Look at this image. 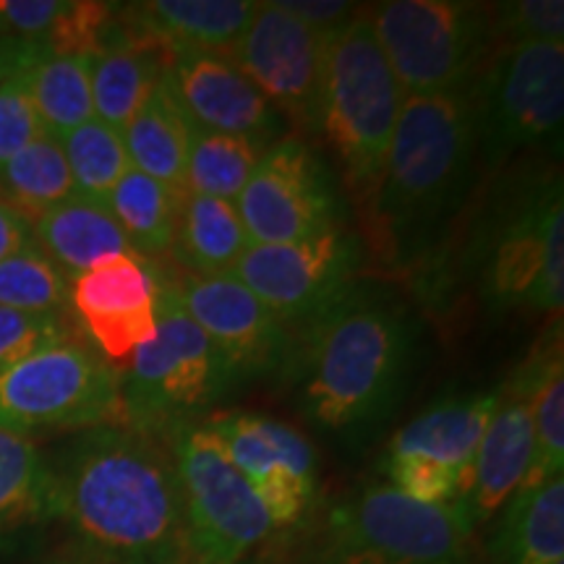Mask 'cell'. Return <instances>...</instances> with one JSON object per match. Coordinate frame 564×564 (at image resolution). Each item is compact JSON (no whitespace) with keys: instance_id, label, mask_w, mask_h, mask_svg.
I'll return each instance as SVG.
<instances>
[{"instance_id":"cell-13","label":"cell","mask_w":564,"mask_h":564,"mask_svg":"<svg viewBox=\"0 0 564 564\" xmlns=\"http://www.w3.org/2000/svg\"><path fill=\"white\" fill-rule=\"evenodd\" d=\"M484 285L497 306H523L533 314L562 312L564 202L560 178L535 188L499 228Z\"/></svg>"},{"instance_id":"cell-17","label":"cell","mask_w":564,"mask_h":564,"mask_svg":"<svg viewBox=\"0 0 564 564\" xmlns=\"http://www.w3.org/2000/svg\"><path fill=\"white\" fill-rule=\"evenodd\" d=\"M181 306L220 350L236 382L282 366L291 350L288 324L280 322L232 272L215 278L186 274L178 285Z\"/></svg>"},{"instance_id":"cell-33","label":"cell","mask_w":564,"mask_h":564,"mask_svg":"<svg viewBox=\"0 0 564 564\" xmlns=\"http://www.w3.org/2000/svg\"><path fill=\"white\" fill-rule=\"evenodd\" d=\"M76 194L105 202L131 167L123 137L97 118L61 139Z\"/></svg>"},{"instance_id":"cell-32","label":"cell","mask_w":564,"mask_h":564,"mask_svg":"<svg viewBox=\"0 0 564 564\" xmlns=\"http://www.w3.org/2000/svg\"><path fill=\"white\" fill-rule=\"evenodd\" d=\"M0 186L11 196V207L30 217L53 209L55 204L66 202L76 194L74 178H70L66 154H63L61 139L42 133L26 144L24 150L0 167Z\"/></svg>"},{"instance_id":"cell-29","label":"cell","mask_w":564,"mask_h":564,"mask_svg":"<svg viewBox=\"0 0 564 564\" xmlns=\"http://www.w3.org/2000/svg\"><path fill=\"white\" fill-rule=\"evenodd\" d=\"M181 202L183 196L137 171V167H129L105 199L116 223L129 238L131 249L141 259L171 253Z\"/></svg>"},{"instance_id":"cell-14","label":"cell","mask_w":564,"mask_h":564,"mask_svg":"<svg viewBox=\"0 0 564 564\" xmlns=\"http://www.w3.org/2000/svg\"><path fill=\"white\" fill-rule=\"evenodd\" d=\"M251 243H295L337 225L327 167L303 139H278L236 199Z\"/></svg>"},{"instance_id":"cell-40","label":"cell","mask_w":564,"mask_h":564,"mask_svg":"<svg viewBox=\"0 0 564 564\" xmlns=\"http://www.w3.org/2000/svg\"><path fill=\"white\" fill-rule=\"evenodd\" d=\"M30 223L9 202H0V262L30 246Z\"/></svg>"},{"instance_id":"cell-1","label":"cell","mask_w":564,"mask_h":564,"mask_svg":"<svg viewBox=\"0 0 564 564\" xmlns=\"http://www.w3.org/2000/svg\"><path fill=\"white\" fill-rule=\"evenodd\" d=\"M55 470L58 518L105 564H192L173 453L158 436L87 429Z\"/></svg>"},{"instance_id":"cell-34","label":"cell","mask_w":564,"mask_h":564,"mask_svg":"<svg viewBox=\"0 0 564 564\" xmlns=\"http://www.w3.org/2000/svg\"><path fill=\"white\" fill-rule=\"evenodd\" d=\"M68 301V285L37 243L0 262V306L21 314H58Z\"/></svg>"},{"instance_id":"cell-22","label":"cell","mask_w":564,"mask_h":564,"mask_svg":"<svg viewBox=\"0 0 564 564\" xmlns=\"http://www.w3.org/2000/svg\"><path fill=\"white\" fill-rule=\"evenodd\" d=\"M34 236L45 257L74 278L105 259L139 257L108 204L82 194L42 212L34 220Z\"/></svg>"},{"instance_id":"cell-20","label":"cell","mask_w":564,"mask_h":564,"mask_svg":"<svg viewBox=\"0 0 564 564\" xmlns=\"http://www.w3.org/2000/svg\"><path fill=\"white\" fill-rule=\"evenodd\" d=\"M167 89L199 129L249 137L267 144L280 129L278 110L230 58L199 51H175L165 63Z\"/></svg>"},{"instance_id":"cell-12","label":"cell","mask_w":564,"mask_h":564,"mask_svg":"<svg viewBox=\"0 0 564 564\" xmlns=\"http://www.w3.org/2000/svg\"><path fill=\"white\" fill-rule=\"evenodd\" d=\"M361 246L340 225L295 243H251L232 274L285 324H308L352 285Z\"/></svg>"},{"instance_id":"cell-8","label":"cell","mask_w":564,"mask_h":564,"mask_svg":"<svg viewBox=\"0 0 564 564\" xmlns=\"http://www.w3.org/2000/svg\"><path fill=\"white\" fill-rule=\"evenodd\" d=\"M468 541L453 507L366 486L329 510L314 564H465Z\"/></svg>"},{"instance_id":"cell-26","label":"cell","mask_w":564,"mask_h":564,"mask_svg":"<svg viewBox=\"0 0 564 564\" xmlns=\"http://www.w3.org/2000/svg\"><path fill=\"white\" fill-rule=\"evenodd\" d=\"M249 246L236 204L199 194L183 196L171 246L175 264L194 278H215L232 272Z\"/></svg>"},{"instance_id":"cell-38","label":"cell","mask_w":564,"mask_h":564,"mask_svg":"<svg viewBox=\"0 0 564 564\" xmlns=\"http://www.w3.org/2000/svg\"><path fill=\"white\" fill-rule=\"evenodd\" d=\"M66 0H6L0 3V32L40 42L53 32L66 11Z\"/></svg>"},{"instance_id":"cell-39","label":"cell","mask_w":564,"mask_h":564,"mask_svg":"<svg viewBox=\"0 0 564 564\" xmlns=\"http://www.w3.org/2000/svg\"><path fill=\"white\" fill-rule=\"evenodd\" d=\"M278 3L319 34L340 30L343 24H348L358 13V6L343 3V0H316V3H312V0H278Z\"/></svg>"},{"instance_id":"cell-24","label":"cell","mask_w":564,"mask_h":564,"mask_svg":"<svg viewBox=\"0 0 564 564\" xmlns=\"http://www.w3.org/2000/svg\"><path fill=\"white\" fill-rule=\"evenodd\" d=\"M58 518L53 465L30 436L0 429V544Z\"/></svg>"},{"instance_id":"cell-42","label":"cell","mask_w":564,"mask_h":564,"mask_svg":"<svg viewBox=\"0 0 564 564\" xmlns=\"http://www.w3.org/2000/svg\"><path fill=\"white\" fill-rule=\"evenodd\" d=\"M554 564H564V560L562 562H554Z\"/></svg>"},{"instance_id":"cell-11","label":"cell","mask_w":564,"mask_h":564,"mask_svg":"<svg viewBox=\"0 0 564 564\" xmlns=\"http://www.w3.org/2000/svg\"><path fill=\"white\" fill-rule=\"evenodd\" d=\"M502 390L444 398L408 421L387 444V486L423 505L453 507L468 486L478 444Z\"/></svg>"},{"instance_id":"cell-41","label":"cell","mask_w":564,"mask_h":564,"mask_svg":"<svg viewBox=\"0 0 564 564\" xmlns=\"http://www.w3.org/2000/svg\"><path fill=\"white\" fill-rule=\"evenodd\" d=\"M47 564H105V562L95 560V556H89V554H84V556H61V560H53Z\"/></svg>"},{"instance_id":"cell-19","label":"cell","mask_w":564,"mask_h":564,"mask_svg":"<svg viewBox=\"0 0 564 564\" xmlns=\"http://www.w3.org/2000/svg\"><path fill=\"white\" fill-rule=\"evenodd\" d=\"M499 390H502V400L478 444L468 486L453 505L455 518L460 520L468 535L481 531L505 510L512 494L523 486L533 463L531 382H528L523 364Z\"/></svg>"},{"instance_id":"cell-10","label":"cell","mask_w":564,"mask_h":564,"mask_svg":"<svg viewBox=\"0 0 564 564\" xmlns=\"http://www.w3.org/2000/svg\"><path fill=\"white\" fill-rule=\"evenodd\" d=\"M121 371L74 340L47 345L0 373V429L37 434L121 421Z\"/></svg>"},{"instance_id":"cell-37","label":"cell","mask_w":564,"mask_h":564,"mask_svg":"<svg viewBox=\"0 0 564 564\" xmlns=\"http://www.w3.org/2000/svg\"><path fill=\"white\" fill-rule=\"evenodd\" d=\"M66 337L58 314H21L0 306V373Z\"/></svg>"},{"instance_id":"cell-9","label":"cell","mask_w":564,"mask_h":564,"mask_svg":"<svg viewBox=\"0 0 564 564\" xmlns=\"http://www.w3.org/2000/svg\"><path fill=\"white\" fill-rule=\"evenodd\" d=\"M366 17L403 95L465 89L491 53L489 6L387 0Z\"/></svg>"},{"instance_id":"cell-35","label":"cell","mask_w":564,"mask_h":564,"mask_svg":"<svg viewBox=\"0 0 564 564\" xmlns=\"http://www.w3.org/2000/svg\"><path fill=\"white\" fill-rule=\"evenodd\" d=\"M491 45H520V42H564L562 0H514L489 9Z\"/></svg>"},{"instance_id":"cell-7","label":"cell","mask_w":564,"mask_h":564,"mask_svg":"<svg viewBox=\"0 0 564 564\" xmlns=\"http://www.w3.org/2000/svg\"><path fill=\"white\" fill-rule=\"evenodd\" d=\"M171 440L188 560L192 564H243L278 533L272 514L207 423L183 426Z\"/></svg>"},{"instance_id":"cell-5","label":"cell","mask_w":564,"mask_h":564,"mask_svg":"<svg viewBox=\"0 0 564 564\" xmlns=\"http://www.w3.org/2000/svg\"><path fill=\"white\" fill-rule=\"evenodd\" d=\"M236 384L232 373L173 285L160 282L158 333L131 352L121 373V421L118 426L141 434H175L192 426Z\"/></svg>"},{"instance_id":"cell-30","label":"cell","mask_w":564,"mask_h":564,"mask_svg":"<svg viewBox=\"0 0 564 564\" xmlns=\"http://www.w3.org/2000/svg\"><path fill=\"white\" fill-rule=\"evenodd\" d=\"M267 144L192 126L186 160V194L212 196L236 204L262 160Z\"/></svg>"},{"instance_id":"cell-6","label":"cell","mask_w":564,"mask_h":564,"mask_svg":"<svg viewBox=\"0 0 564 564\" xmlns=\"http://www.w3.org/2000/svg\"><path fill=\"white\" fill-rule=\"evenodd\" d=\"M478 160L497 167L518 152L562 141L564 42L494 47L468 84Z\"/></svg>"},{"instance_id":"cell-21","label":"cell","mask_w":564,"mask_h":564,"mask_svg":"<svg viewBox=\"0 0 564 564\" xmlns=\"http://www.w3.org/2000/svg\"><path fill=\"white\" fill-rule=\"evenodd\" d=\"M126 32L133 40H152L175 51L215 53L228 58L249 30L257 0H150L123 6Z\"/></svg>"},{"instance_id":"cell-18","label":"cell","mask_w":564,"mask_h":564,"mask_svg":"<svg viewBox=\"0 0 564 564\" xmlns=\"http://www.w3.org/2000/svg\"><path fill=\"white\" fill-rule=\"evenodd\" d=\"M68 301L108 361L131 356L158 333L160 280L141 257H112L76 274Z\"/></svg>"},{"instance_id":"cell-36","label":"cell","mask_w":564,"mask_h":564,"mask_svg":"<svg viewBox=\"0 0 564 564\" xmlns=\"http://www.w3.org/2000/svg\"><path fill=\"white\" fill-rule=\"evenodd\" d=\"M30 70H13L0 79V167L45 133L32 100Z\"/></svg>"},{"instance_id":"cell-4","label":"cell","mask_w":564,"mask_h":564,"mask_svg":"<svg viewBox=\"0 0 564 564\" xmlns=\"http://www.w3.org/2000/svg\"><path fill=\"white\" fill-rule=\"evenodd\" d=\"M403 100L366 11L327 34L316 131L345 167L350 192L366 202L382 178Z\"/></svg>"},{"instance_id":"cell-16","label":"cell","mask_w":564,"mask_h":564,"mask_svg":"<svg viewBox=\"0 0 564 564\" xmlns=\"http://www.w3.org/2000/svg\"><path fill=\"white\" fill-rule=\"evenodd\" d=\"M324 42L327 34L303 24L278 0H267L259 3L249 30L228 58L272 108L285 112L301 131L314 133L319 118Z\"/></svg>"},{"instance_id":"cell-23","label":"cell","mask_w":564,"mask_h":564,"mask_svg":"<svg viewBox=\"0 0 564 564\" xmlns=\"http://www.w3.org/2000/svg\"><path fill=\"white\" fill-rule=\"evenodd\" d=\"M497 564H554L564 560V474L520 489L505 505L491 541Z\"/></svg>"},{"instance_id":"cell-3","label":"cell","mask_w":564,"mask_h":564,"mask_svg":"<svg viewBox=\"0 0 564 564\" xmlns=\"http://www.w3.org/2000/svg\"><path fill=\"white\" fill-rule=\"evenodd\" d=\"M478 158L468 87L442 95H405L371 196L382 241L408 249L465 199Z\"/></svg>"},{"instance_id":"cell-2","label":"cell","mask_w":564,"mask_h":564,"mask_svg":"<svg viewBox=\"0 0 564 564\" xmlns=\"http://www.w3.org/2000/svg\"><path fill=\"white\" fill-rule=\"evenodd\" d=\"M413 322L387 293L350 285L308 322L301 356V411L327 432L382 419L403 392Z\"/></svg>"},{"instance_id":"cell-27","label":"cell","mask_w":564,"mask_h":564,"mask_svg":"<svg viewBox=\"0 0 564 564\" xmlns=\"http://www.w3.org/2000/svg\"><path fill=\"white\" fill-rule=\"evenodd\" d=\"M165 47L152 40H129L91 58V102L95 118L123 133L158 87L167 63Z\"/></svg>"},{"instance_id":"cell-25","label":"cell","mask_w":564,"mask_h":564,"mask_svg":"<svg viewBox=\"0 0 564 564\" xmlns=\"http://www.w3.org/2000/svg\"><path fill=\"white\" fill-rule=\"evenodd\" d=\"M123 144L131 167L160 181L178 196H186V160L192 123L183 116L165 79H160L141 110L123 129Z\"/></svg>"},{"instance_id":"cell-28","label":"cell","mask_w":564,"mask_h":564,"mask_svg":"<svg viewBox=\"0 0 564 564\" xmlns=\"http://www.w3.org/2000/svg\"><path fill=\"white\" fill-rule=\"evenodd\" d=\"M531 382L533 463L520 489H535L564 468V369L562 327L549 329L523 364ZM518 489V491H520Z\"/></svg>"},{"instance_id":"cell-31","label":"cell","mask_w":564,"mask_h":564,"mask_svg":"<svg viewBox=\"0 0 564 564\" xmlns=\"http://www.w3.org/2000/svg\"><path fill=\"white\" fill-rule=\"evenodd\" d=\"M32 100L45 131L63 139L95 118L89 55H45L30 70Z\"/></svg>"},{"instance_id":"cell-15","label":"cell","mask_w":564,"mask_h":564,"mask_svg":"<svg viewBox=\"0 0 564 564\" xmlns=\"http://www.w3.org/2000/svg\"><path fill=\"white\" fill-rule=\"evenodd\" d=\"M220 436L232 465L262 499L278 531L299 525L316 502L319 460L299 429L259 413H223L204 421Z\"/></svg>"}]
</instances>
